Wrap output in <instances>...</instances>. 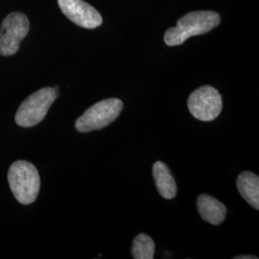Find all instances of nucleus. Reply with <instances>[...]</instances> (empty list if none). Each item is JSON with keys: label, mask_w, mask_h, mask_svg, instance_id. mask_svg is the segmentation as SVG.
<instances>
[{"label": "nucleus", "mask_w": 259, "mask_h": 259, "mask_svg": "<svg viewBox=\"0 0 259 259\" xmlns=\"http://www.w3.org/2000/svg\"><path fill=\"white\" fill-rule=\"evenodd\" d=\"M220 16L213 11H195L178 20L176 27L168 29L164 36L167 46L174 47L184 44L189 37L204 35L217 27Z\"/></svg>", "instance_id": "obj_1"}, {"label": "nucleus", "mask_w": 259, "mask_h": 259, "mask_svg": "<svg viewBox=\"0 0 259 259\" xmlns=\"http://www.w3.org/2000/svg\"><path fill=\"white\" fill-rule=\"evenodd\" d=\"M8 182L14 197L20 204H33L40 189V177L37 168L25 160H18L10 166Z\"/></svg>", "instance_id": "obj_2"}, {"label": "nucleus", "mask_w": 259, "mask_h": 259, "mask_svg": "<svg viewBox=\"0 0 259 259\" xmlns=\"http://www.w3.org/2000/svg\"><path fill=\"white\" fill-rule=\"evenodd\" d=\"M58 96V88H44L21 103L16 113V123L23 128L38 125L47 115V111Z\"/></svg>", "instance_id": "obj_3"}, {"label": "nucleus", "mask_w": 259, "mask_h": 259, "mask_svg": "<svg viewBox=\"0 0 259 259\" xmlns=\"http://www.w3.org/2000/svg\"><path fill=\"white\" fill-rule=\"evenodd\" d=\"M123 102L117 98H109L93 105L79 117L75 127L81 133L101 130L109 126L120 115Z\"/></svg>", "instance_id": "obj_4"}, {"label": "nucleus", "mask_w": 259, "mask_h": 259, "mask_svg": "<svg viewBox=\"0 0 259 259\" xmlns=\"http://www.w3.org/2000/svg\"><path fill=\"white\" fill-rule=\"evenodd\" d=\"M30 23L19 12L9 14L0 26V55L12 56L19 51L21 41L27 36Z\"/></svg>", "instance_id": "obj_5"}, {"label": "nucleus", "mask_w": 259, "mask_h": 259, "mask_svg": "<svg viewBox=\"0 0 259 259\" xmlns=\"http://www.w3.org/2000/svg\"><path fill=\"white\" fill-rule=\"evenodd\" d=\"M187 106L196 119L208 122L219 116L222 111V97L215 88L204 85L189 95Z\"/></svg>", "instance_id": "obj_6"}, {"label": "nucleus", "mask_w": 259, "mask_h": 259, "mask_svg": "<svg viewBox=\"0 0 259 259\" xmlns=\"http://www.w3.org/2000/svg\"><path fill=\"white\" fill-rule=\"evenodd\" d=\"M61 11L76 25L85 29H94L102 24L99 12L83 0H58Z\"/></svg>", "instance_id": "obj_7"}, {"label": "nucleus", "mask_w": 259, "mask_h": 259, "mask_svg": "<svg viewBox=\"0 0 259 259\" xmlns=\"http://www.w3.org/2000/svg\"><path fill=\"white\" fill-rule=\"evenodd\" d=\"M197 207L198 212L204 221L212 225H219L226 218V206L212 196L200 195L197 200Z\"/></svg>", "instance_id": "obj_8"}, {"label": "nucleus", "mask_w": 259, "mask_h": 259, "mask_svg": "<svg viewBox=\"0 0 259 259\" xmlns=\"http://www.w3.org/2000/svg\"><path fill=\"white\" fill-rule=\"evenodd\" d=\"M153 176L157 191L164 199L171 200L177 194V185L169 167L161 161L153 165Z\"/></svg>", "instance_id": "obj_9"}, {"label": "nucleus", "mask_w": 259, "mask_h": 259, "mask_svg": "<svg viewBox=\"0 0 259 259\" xmlns=\"http://www.w3.org/2000/svg\"><path fill=\"white\" fill-rule=\"evenodd\" d=\"M237 189L246 202L258 210L259 177L249 171L241 173L237 178Z\"/></svg>", "instance_id": "obj_10"}, {"label": "nucleus", "mask_w": 259, "mask_h": 259, "mask_svg": "<svg viewBox=\"0 0 259 259\" xmlns=\"http://www.w3.org/2000/svg\"><path fill=\"white\" fill-rule=\"evenodd\" d=\"M155 249V243L148 234L139 233L133 242L132 256L135 259H153Z\"/></svg>", "instance_id": "obj_11"}, {"label": "nucleus", "mask_w": 259, "mask_h": 259, "mask_svg": "<svg viewBox=\"0 0 259 259\" xmlns=\"http://www.w3.org/2000/svg\"><path fill=\"white\" fill-rule=\"evenodd\" d=\"M257 256H254V255H238V256H235L234 259H257Z\"/></svg>", "instance_id": "obj_12"}]
</instances>
